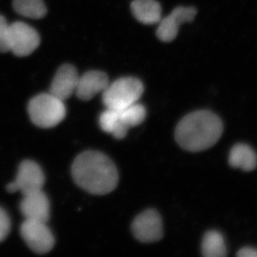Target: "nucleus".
Returning <instances> with one entry per match:
<instances>
[{
	"label": "nucleus",
	"instance_id": "1",
	"mask_svg": "<svg viewBox=\"0 0 257 257\" xmlns=\"http://www.w3.org/2000/svg\"><path fill=\"white\" fill-rule=\"evenodd\" d=\"M72 175L79 187L96 195L112 192L119 181L117 169L111 159L100 152L92 150L76 157Z\"/></svg>",
	"mask_w": 257,
	"mask_h": 257
},
{
	"label": "nucleus",
	"instance_id": "2",
	"mask_svg": "<svg viewBox=\"0 0 257 257\" xmlns=\"http://www.w3.org/2000/svg\"><path fill=\"white\" fill-rule=\"evenodd\" d=\"M223 133L220 118L209 110H199L186 115L175 130L176 141L187 151H204L214 145Z\"/></svg>",
	"mask_w": 257,
	"mask_h": 257
},
{
	"label": "nucleus",
	"instance_id": "3",
	"mask_svg": "<svg viewBox=\"0 0 257 257\" xmlns=\"http://www.w3.org/2000/svg\"><path fill=\"white\" fill-rule=\"evenodd\" d=\"M146 115L145 106L137 102L122 109H106L99 116V125L103 131L121 140L128 128L142 124Z\"/></svg>",
	"mask_w": 257,
	"mask_h": 257
},
{
	"label": "nucleus",
	"instance_id": "4",
	"mask_svg": "<svg viewBox=\"0 0 257 257\" xmlns=\"http://www.w3.org/2000/svg\"><path fill=\"white\" fill-rule=\"evenodd\" d=\"M28 112L32 122L39 127L48 128L60 124L66 116L64 101L49 93L32 98L28 104Z\"/></svg>",
	"mask_w": 257,
	"mask_h": 257
},
{
	"label": "nucleus",
	"instance_id": "5",
	"mask_svg": "<svg viewBox=\"0 0 257 257\" xmlns=\"http://www.w3.org/2000/svg\"><path fill=\"white\" fill-rule=\"evenodd\" d=\"M143 92L140 79L122 77L109 84L102 92V101L106 109H122L138 102Z\"/></svg>",
	"mask_w": 257,
	"mask_h": 257
},
{
	"label": "nucleus",
	"instance_id": "6",
	"mask_svg": "<svg viewBox=\"0 0 257 257\" xmlns=\"http://www.w3.org/2000/svg\"><path fill=\"white\" fill-rule=\"evenodd\" d=\"M20 234L29 247L38 254L48 253L55 246V237L47 223L25 219L20 226Z\"/></svg>",
	"mask_w": 257,
	"mask_h": 257
},
{
	"label": "nucleus",
	"instance_id": "7",
	"mask_svg": "<svg viewBox=\"0 0 257 257\" xmlns=\"http://www.w3.org/2000/svg\"><path fill=\"white\" fill-rule=\"evenodd\" d=\"M10 51L18 57H26L37 50L40 44L38 32L23 22L10 25L8 34Z\"/></svg>",
	"mask_w": 257,
	"mask_h": 257
},
{
	"label": "nucleus",
	"instance_id": "8",
	"mask_svg": "<svg viewBox=\"0 0 257 257\" xmlns=\"http://www.w3.org/2000/svg\"><path fill=\"white\" fill-rule=\"evenodd\" d=\"M132 231L135 237L143 243L160 241L163 237V225L160 214L155 209H147L134 219Z\"/></svg>",
	"mask_w": 257,
	"mask_h": 257
},
{
	"label": "nucleus",
	"instance_id": "9",
	"mask_svg": "<svg viewBox=\"0 0 257 257\" xmlns=\"http://www.w3.org/2000/svg\"><path fill=\"white\" fill-rule=\"evenodd\" d=\"M197 15V10L194 8L178 7L165 18L159 23L157 36L162 41H173L178 34L179 28L183 23L192 22Z\"/></svg>",
	"mask_w": 257,
	"mask_h": 257
},
{
	"label": "nucleus",
	"instance_id": "10",
	"mask_svg": "<svg viewBox=\"0 0 257 257\" xmlns=\"http://www.w3.org/2000/svg\"><path fill=\"white\" fill-rule=\"evenodd\" d=\"M15 182L23 195L42 190L45 182L41 167L32 160H25L19 167Z\"/></svg>",
	"mask_w": 257,
	"mask_h": 257
},
{
	"label": "nucleus",
	"instance_id": "11",
	"mask_svg": "<svg viewBox=\"0 0 257 257\" xmlns=\"http://www.w3.org/2000/svg\"><path fill=\"white\" fill-rule=\"evenodd\" d=\"M20 208L25 219L45 223L50 219V201L42 190L23 195Z\"/></svg>",
	"mask_w": 257,
	"mask_h": 257
},
{
	"label": "nucleus",
	"instance_id": "12",
	"mask_svg": "<svg viewBox=\"0 0 257 257\" xmlns=\"http://www.w3.org/2000/svg\"><path fill=\"white\" fill-rule=\"evenodd\" d=\"M79 77L77 69L72 64L61 66L51 84L50 94L62 101L69 99L76 92Z\"/></svg>",
	"mask_w": 257,
	"mask_h": 257
},
{
	"label": "nucleus",
	"instance_id": "13",
	"mask_svg": "<svg viewBox=\"0 0 257 257\" xmlns=\"http://www.w3.org/2000/svg\"><path fill=\"white\" fill-rule=\"evenodd\" d=\"M108 76L101 71H89L79 77L76 94L83 101H89L109 85Z\"/></svg>",
	"mask_w": 257,
	"mask_h": 257
},
{
	"label": "nucleus",
	"instance_id": "14",
	"mask_svg": "<svg viewBox=\"0 0 257 257\" xmlns=\"http://www.w3.org/2000/svg\"><path fill=\"white\" fill-rule=\"evenodd\" d=\"M229 164L234 168L251 172L257 167L256 152L246 144H236L229 152Z\"/></svg>",
	"mask_w": 257,
	"mask_h": 257
},
{
	"label": "nucleus",
	"instance_id": "15",
	"mask_svg": "<svg viewBox=\"0 0 257 257\" xmlns=\"http://www.w3.org/2000/svg\"><path fill=\"white\" fill-rule=\"evenodd\" d=\"M131 9L135 18L145 25L159 23L162 20V8L156 0H135Z\"/></svg>",
	"mask_w": 257,
	"mask_h": 257
},
{
	"label": "nucleus",
	"instance_id": "16",
	"mask_svg": "<svg viewBox=\"0 0 257 257\" xmlns=\"http://www.w3.org/2000/svg\"><path fill=\"white\" fill-rule=\"evenodd\" d=\"M202 252L205 257H224L227 255L224 236L215 230L204 234L202 243Z\"/></svg>",
	"mask_w": 257,
	"mask_h": 257
},
{
	"label": "nucleus",
	"instance_id": "17",
	"mask_svg": "<svg viewBox=\"0 0 257 257\" xmlns=\"http://www.w3.org/2000/svg\"><path fill=\"white\" fill-rule=\"evenodd\" d=\"M13 7L18 14L25 18L41 19L47 15L43 0H13Z\"/></svg>",
	"mask_w": 257,
	"mask_h": 257
},
{
	"label": "nucleus",
	"instance_id": "18",
	"mask_svg": "<svg viewBox=\"0 0 257 257\" xmlns=\"http://www.w3.org/2000/svg\"><path fill=\"white\" fill-rule=\"evenodd\" d=\"M9 27L8 22L3 15H0V52H9L8 34Z\"/></svg>",
	"mask_w": 257,
	"mask_h": 257
},
{
	"label": "nucleus",
	"instance_id": "19",
	"mask_svg": "<svg viewBox=\"0 0 257 257\" xmlns=\"http://www.w3.org/2000/svg\"><path fill=\"white\" fill-rule=\"evenodd\" d=\"M11 229V221L7 211L0 207V242L4 241Z\"/></svg>",
	"mask_w": 257,
	"mask_h": 257
},
{
	"label": "nucleus",
	"instance_id": "20",
	"mask_svg": "<svg viewBox=\"0 0 257 257\" xmlns=\"http://www.w3.org/2000/svg\"><path fill=\"white\" fill-rule=\"evenodd\" d=\"M239 257H257V248L245 246L240 248L237 252Z\"/></svg>",
	"mask_w": 257,
	"mask_h": 257
},
{
	"label": "nucleus",
	"instance_id": "21",
	"mask_svg": "<svg viewBox=\"0 0 257 257\" xmlns=\"http://www.w3.org/2000/svg\"><path fill=\"white\" fill-rule=\"evenodd\" d=\"M7 191L10 193H15L18 192V187L15 181L7 186Z\"/></svg>",
	"mask_w": 257,
	"mask_h": 257
}]
</instances>
